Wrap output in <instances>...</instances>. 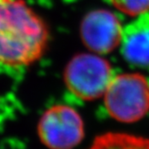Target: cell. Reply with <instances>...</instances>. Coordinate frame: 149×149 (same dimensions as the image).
Segmentation results:
<instances>
[{"mask_svg": "<svg viewBox=\"0 0 149 149\" xmlns=\"http://www.w3.org/2000/svg\"><path fill=\"white\" fill-rule=\"evenodd\" d=\"M49 37L46 23L24 0H0V64L23 67L36 62Z\"/></svg>", "mask_w": 149, "mask_h": 149, "instance_id": "6da1fadb", "label": "cell"}, {"mask_svg": "<svg viewBox=\"0 0 149 149\" xmlns=\"http://www.w3.org/2000/svg\"><path fill=\"white\" fill-rule=\"evenodd\" d=\"M104 103L113 119L135 122L149 111V84L139 74H120L113 77L106 90Z\"/></svg>", "mask_w": 149, "mask_h": 149, "instance_id": "7a4b0ae2", "label": "cell"}, {"mask_svg": "<svg viewBox=\"0 0 149 149\" xmlns=\"http://www.w3.org/2000/svg\"><path fill=\"white\" fill-rule=\"evenodd\" d=\"M112 79L110 63L88 53L74 56L64 70V82L67 87L84 101H93L102 96Z\"/></svg>", "mask_w": 149, "mask_h": 149, "instance_id": "3957f363", "label": "cell"}, {"mask_svg": "<svg viewBox=\"0 0 149 149\" xmlns=\"http://www.w3.org/2000/svg\"><path fill=\"white\" fill-rule=\"evenodd\" d=\"M41 143L49 149H73L84 136V126L80 114L67 105L48 109L38 123Z\"/></svg>", "mask_w": 149, "mask_h": 149, "instance_id": "277c9868", "label": "cell"}, {"mask_svg": "<svg viewBox=\"0 0 149 149\" xmlns=\"http://www.w3.org/2000/svg\"><path fill=\"white\" fill-rule=\"evenodd\" d=\"M122 34L119 19L106 9L89 12L80 25V36L84 46L98 54H106L116 49L121 43Z\"/></svg>", "mask_w": 149, "mask_h": 149, "instance_id": "5b68a950", "label": "cell"}, {"mask_svg": "<svg viewBox=\"0 0 149 149\" xmlns=\"http://www.w3.org/2000/svg\"><path fill=\"white\" fill-rule=\"evenodd\" d=\"M121 53L131 64L149 66V16H141L123 30Z\"/></svg>", "mask_w": 149, "mask_h": 149, "instance_id": "8992f818", "label": "cell"}, {"mask_svg": "<svg viewBox=\"0 0 149 149\" xmlns=\"http://www.w3.org/2000/svg\"><path fill=\"white\" fill-rule=\"evenodd\" d=\"M89 149H149V140L121 133H107L97 136Z\"/></svg>", "mask_w": 149, "mask_h": 149, "instance_id": "52a82bcc", "label": "cell"}, {"mask_svg": "<svg viewBox=\"0 0 149 149\" xmlns=\"http://www.w3.org/2000/svg\"><path fill=\"white\" fill-rule=\"evenodd\" d=\"M111 3L125 15H142L149 11V0H110Z\"/></svg>", "mask_w": 149, "mask_h": 149, "instance_id": "ba28073f", "label": "cell"}]
</instances>
